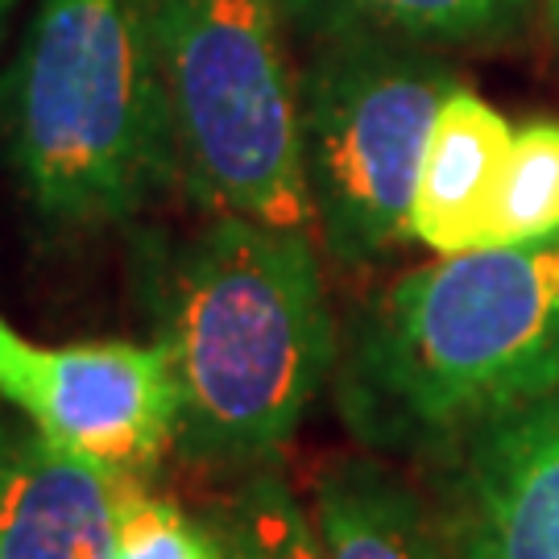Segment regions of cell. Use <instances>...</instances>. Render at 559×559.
<instances>
[{
  "mask_svg": "<svg viewBox=\"0 0 559 559\" xmlns=\"http://www.w3.org/2000/svg\"><path fill=\"white\" fill-rule=\"evenodd\" d=\"M158 34L179 187L207 216H245L316 237L286 4L158 0Z\"/></svg>",
  "mask_w": 559,
  "mask_h": 559,
  "instance_id": "4",
  "label": "cell"
},
{
  "mask_svg": "<svg viewBox=\"0 0 559 559\" xmlns=\"http://www.w3.org/2000/svg\"><path fill=\"white\" fill-rule=\"evenodd\" d=\"M207 522L216 526L224 559H320L307 501L270 464L245 473Z\"/></svg>",
  "mask_w": 559,
  "mask_h": 559,
  "instance_id": "12",
  "label": "cell"
},
{
  "mask_svg": "<svg viewBox=\"0 0 559 559\" xmlns=\"http://www.w3.org/2000/svg\"><path fill=\"white\" fill-rule=\"evenodd\" d=\"M556 390L559 233L402 270L340 336V415L373 452L443 464Z\"/></svg>",
  "mask_w": 559,
  "mask_h": 559,
  "instance_id": "1",
  "label": "cell"
},
{
  "mask_svg": "<svg viewBox=\"0 0 559 559\" xmlns=\"http://www.w3.org/2000/svg\"><path fill=\"white\" fill-rule=\"evenodd\" d=\"M0 154L55 233L138 221L179 182L158 0H38L0 71Z\"/></svg>",
  "mask_w": 559,
  "mask_h": 559,
  "instance_id": "3",
  "label": "cell"
},
{
  "mask_svg": "<svg viewBox=\"0 0 559 559\" xmlns=\"http://www.w3.org/2000/svg\"><path fill=\"white\" fill-rule=\"evenodd\" d=\"M290 29L307 41L390 38L427 50L514 41L539 0H282Z\"/></svg>",
  "mask_w": 559,
  "mask_h": 559,
  "instance_id": "11",
  "label": "cell"
},
{
  "mask_svg": "<svg viewBox=\"0 0 559 559\" xmlns=\"http://www.w3.org/2000/svg\"><path fill=\"white\" fill-rule=\"evenodd\" d=\"M307 514L320 559H456L448 519L381 460L323 464Z\"/></svg>",
  "mask_w": 559,
  "mask_h": 559,
  "instance_id": "10",
  "label": "cell"
},
{
  "mask_svg": "<svg viewBox=\"0 0 559 559\" xmlns=\"http://www.w3.org/2000/svg\"><path fill=\"white\" fill-rule=\"evenodd\" d=\"M443 464L456 559H559V390L489 423Z\"/></svg>",
  "mask_w": 559,
  "mask_h": 559,
  "instance_id": "7",
  "label": "cell"
},
{
  "mask_svg": "<svg viewBox=\"0 0 559 559\" xmlns=\"http://www.w3.org/2000/svg\"><path fill=\"white\" fill-rule=\"evenodd\" d=\"M307 46L299 124L316 240L340 270H369L411 240L423 154L460 75L443 50L411 41Z\"/></svg>",
  "mask_w": 559,
  "mask_h": 559,
  "instance_id": "5",
  "label": "cell"
},
{
  "mask_svg": "<svg viewBox=\"0 0 559 559\" xmlns=\"http://www.w3.org/2000/svg\"><path fill=\"white\" fill-rule=\"evenodd\" d=\"M112 559H224L216 526L187 514L179 501L120 473L112 510Z\"/></svg>",
  "mask_w": 559,
  "mask_h": 559,
  "instance_id": "14",
  "label": "cell"
},
{
  "mask_svg": "<svg viewBox=\"0 0 559 559\" xmlns=\"http://www.w3.org/2000/svg\"><path fill=\"white\" fill-rule=\"evenodd\" d=\"M117 468L0 419V559H112Z\"/></svg>",
  "mask_w": 559,
  "mask_h": 559,
  "instance_id": "8",
  "label": "cell"
},
{
  "mask_svg": "<svg viewBox=\"0 0 559 559\" xmlns=\"http://www.w3.org/2000/svg\"><path fill=\"white\" fill-rule=\"evenodd\" d=\"M320 240L212 216L166 258L162 336L179 390V452L258 473L336 378L340 332Z\"/></svg>",
  "mask_w": 559,
  "mask_h": 559,
  "instance_id": "2",
  "label": "cell"
},
{
  "mask_svg": "<svg viewBox=\"0 0 559 559\" xmlns=\"http://www.w3.org/2000/svg\"><path fill=\"white\" fill-rule=\"evenodd\" d=\"M539 13L547 21V29H551V38L559 41V0H539Z\"/></svg>",
  "mask_w": 559,
  "mask_h": 559,
  "instance_id": "15",
  "label": "cell"
},
{
  "mask_svg": "<svg viewBox=\"0 0 559 559\" xmlns=\"http://www.w3.org/2000/svg\"><path fill=\"white\" fill-rule=\"evenodd\" d=\"M510 150L514 124L485 96L460 83L443 100L423 154L419 187L411 203V240L440 258L493 249V221Z\"/></svg>",
  "mask_w": 559,
  "mask_h": 559,
  "instance_id": "9",
  "label": "cell"
},
{
  "mask_svg": "<svg viewBox=\"0 0 559 559\" xmlns=\"http://www.w3.org/2000/svg\"><path fill=\"white\" fill-rule=\"evenodd\" d=\"M0 399L41 440L150 477L179 452V390L158 340L41 344L0 320Z\"/></svg>",
  "mask_w": 559,
  "mask_h": 559,
  "instance_id": "6",
  "label": "cell"
},
{
  "mask_svg": "<svg viewBox=\"0 0 559 559\" xmlns=\"http://www.w3.org/2000/svg\"><path fill=\"white\" fill-rule=\"evenodd\" d=\"M13 9H17V0H0V29H4V21H9Z\"/></svg>",
  "mask_w": 559,
  "mask_h": 559,
  "instance_id": "16",
  "label": "cell"
},
{
  "mask_svg": "<svg viewBox=\"0 0 559 559\" xmlns=\"http://www.w3.org/2000/svg\"><path fill=\"white\" fill-rule=\"evenodd\" d=\"M551 233H559V120L539 117L514 129L493 221V249Z\"/></svg>",
  "mask_w": 559,
  "mask_h": 559,
  "instance_id": "13",
  "label": "cell"
}]
</instances>
